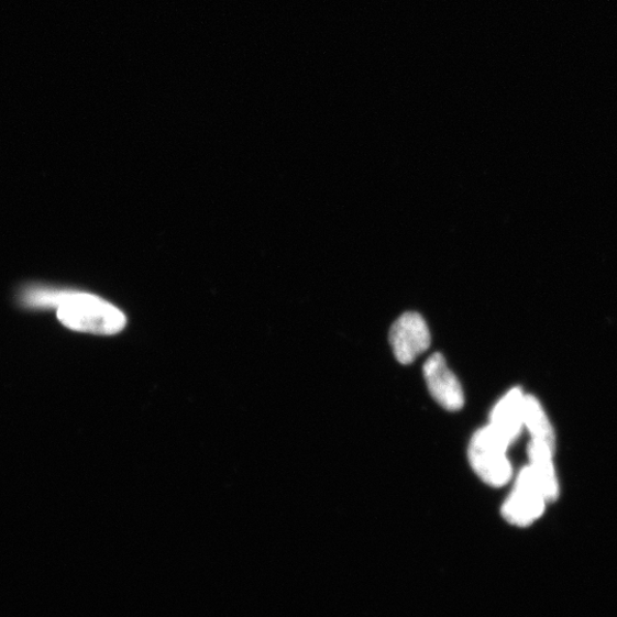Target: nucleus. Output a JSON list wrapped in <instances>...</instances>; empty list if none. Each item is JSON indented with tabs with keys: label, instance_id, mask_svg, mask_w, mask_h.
<instances>
[{
	"label": "nucleus",
	"instance_id": "obj_1",
	"mask_svg": "<svg viewBox=\"0 0 617 617\" xmlns=\"http://www.w3.org/2000/svg\"><path fill=\"white\" fill-rule=\"evenodd\" d=\"M57 318L76 332L113 335L126 327V316L95 294L62 289L56 305Z\"/></svg>",
	"mask_w": 617,
	"mask_h": 617
},
{
	"label": "nucleus",
	"instance_id": "obj_5",
	"mask_svg": "<svg viewBox=\"0 0 617 617\" xmlns=\"http://www.w3.org/2000/svg\"><path fill=\"white\" fill-rule=\"evenodd\" d=\"M428 389L433 399L447 410L456 411L464 405L460 382L442 354H433L423 366Z\"/></svg>",
	"mask_w": 617,
	"mask_h": 617
},
{
	"label": "nucleus",
	"instance_id": "obj_4",
	"mask_svg": "<svg viewBox=\"0 0 617 617\" xmlns=\"http://www.w3.org/2000/svg\"><path fill=\"white\" fill-rule=\"evenodd\" d=\"M389 339L395 357L403 365L414 363L431 343L427 322L418 312L400 316L394 322Z\"/></svg>",
	"mask_w": 617,
	"mask_h": 617
},
{
	"label": "nucleus",
	"instance_id": "obj_8",
	"mask_svg": "<svg viewBox=\"0 0 617 617\" xmlns=\"http://www.w3.org/2000/svg\"><path fill=\"white\" fill-rule=\"evenodd\" d=\"M524 427L530 430L532 440L546 444L554 451L555 440L553 429L539 400L533 396L524 399Z\"/></svg>",
	"mask_w": 617,
	"mask_h": 617
},
{
	"label": "nucleus",
	"instance_id": "obj_3",
	"mask_svg": "<svg viewBox=\"0 0 617 617\" xmlns=\"http://www.w3.org/2000/svg\"><path fill=\"white\" fill-rule=\"evenodd\" d=\"M548 503L544 489L531 465L521 469L515 488L503 507L504 518L518 527L530 526L544 511Z\"/></svg>",
	"mask_w": 617,
	"mask_h": 617
},
{
	"label": "nucleus",
	"instance_id": "obj_2",
	"mask_svg": "<svg viewBox=\"0 0 617 617\" xmlns=\"http://www.w3.org/2000/svg\"><path fill=\"white\" fill-rule=\"evenodd\" d=\"M511 444L491 425L478 430L469 444V461L480 478L494 487L507 485L513 466L507 456Z\"/></svg>",
	"mask_w": 617,
	"mask_h": 617
},
{
	"label": "nucleus",
	"instance_id": "obj_6",
	"mask_svg": "<svg viewBox=\"0 0 617 617\" xmlns=\"http://www.w3.org/2000/svg\"><path fill=\"white\" fill-rule=\"evenodd\" d=\"M524 399L520 388L511 389L492 410L489 425L514 444L524 428Z\"/></svg>",
	"mask_w": 617,
	"mask_h": 617
},
{
	"label": "nucleus",
	"instance_id": "obj_7",
	"mask_svg": "<svg viewBox=\"0 0 617 617\" xmlns=\"http://www.w3.org/2000/svg\"><path fill=\"white\" fill-rule=\"evenodd\" d=\"M552 454L553 450L546 444L535 442V440L528 447L530 465L544 489L548 502H554L558 496V482L554 474Z\"/></svg>",
	"mask_w": 617,
	"mask_h": 617
}]
</instances>
